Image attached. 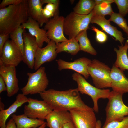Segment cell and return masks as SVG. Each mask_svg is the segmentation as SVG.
I'll use <instances>...</instances> for the list:
<instances>
[{
	"label": "cell",
	"instance_id": "13",
	"mask_svg": "<svg viewBox=\"0 0 128 128\" xmlns=\"http://www.w3.org/2000/svg\"><path fill=\"white\" fill-rule=\"evenodd\" d=\"M24 47L23 61L28 68H34L36 53L38 47L35 37L29 33L24 32L23 34Z\"/></svg>",
	"mask_w": 128,
	"mask_h": 128
},
{
	"label": "cell",
	"instance_id": "14",
	"mask_svg": "<svg viewBox=\"0 0 128 128\" xmlns=\"http://www.w3.org/2000/svg\"><path fill=\"white\" fill-rule=\"evenodd\" d=\"M56 50V43L51 40L45 47L43 48L38 47L35 56L34 69L37 70L45 63L54 60L57 54Z\"/></svg>",
	"mask_w": 128,
	"mask_h": 128
},
{
	"label": "cell",
	"instance_id": "18",
	"mask_svg": "<svg viewBox=\"0 0 128 128\" xmlns=\"http://www.w3.org/2000/svg\"><path fill=\"white\" fill-rule=\"evenodd\" d=\"M46 119V125L49 128H63L66 123L71 121L69 111L53 110Z\"/></svg>",
	"mask_w": 128,
	"mask_h": 128
},
{
	"label": "cell",
	"instance_id": "42",
	"mask_svg": "<svg viewBox=\"0 0 128 128\" xmlns=\"http://www.w3.org/2000/svg\"><path fill=\"white\" fill-rule=\"evenodd\" d=\"M4 105L3 103L0 100V110L4 109Z\"/></svg>",
	"mask_w": 128,
	"mask_h": 128
},
{
	"label": "cell",
	"instance_id": "21",
	"mask_svg": "<svg viewBox=\"0 0 128 128\" xmlns=\"http://www.w3.org/2000/svg\"><path fill=\"white\" fill-rule=\"evenodd\" d=\"M28 13L30 17L42 27L49 20L44 17L43 13V5L41 0H28Z\"/></svg>",
	"mask_w": 128,
	"mask_h": 128
},
{
	"label": "cell",
	"instance_id": "44",
	"mask_svg": "<svg viewBox=\"0 0 128 128\" xmlns=\"http://www.w3.org/2000/svg\"><path fill=\"white\" fill-rule=\"evenodd\" d=\"M127 38L128 39V37H127ZM126 41H127L128 42V40H127Z\"/></svg>",
	"mask_w": 128,
	"mask_h": 128
},
{
	"label": "cell",
	"instance_id": "2",
	"mask_svg": "<svg viewBox=\"0 0 128 128\" xmlns=\"http://www.w3.org/2000/svg\"><path fill=\"white\" fill-rule=\"evenodd\" d=\"M29 17L27 0L0 9V34H9L26 22Z\"/></svg>",
	"mask_w": 128,
	"mask_h": 128
},
{
	"label": "cell",
	"instance_id": "20",
	"mask_svg": "<svg viewBox=\"0 0 128 128\" xmlns=\"http://www.w3.org/2000/svg\"><path fill=\"white\" fill-rule=\"evenodd\" d=\"M28 98L23 94L19 93L16 96L15 101L8 108L0 111V127L5 128L6 122L8 118L15 112L18 108L23 104L28 102Z\"/></svg>",
	"mask_w": 128,
	"mask_h": 128
},
{
	"label": "cell",
	"instance_id": "23",
	"mask_svg": "<svg viewBox=\"0 0 128 128\" xmlns=\"http://www.w3.org/2000/svg\"><path fill=\"white\" fill-rule=\"evenodd\" d=\"M119 49L115 48L114 50L116 53L117 59L114 65L123 71L128 70V57L127 51L128 42L126 41L124 45L118 46Z\"/></svg>",
	"mask_w": 128,
	"mask_h": 128
},
{
	"label": "cell",
	"instance_id": "36",
	"mask_svg": "<svg viewBox=\"0 0 128 128\" xmlns=\"http://www.w3.org/2000/svg\"><path fill=\"white\" fill-rule=\"evenodd\" d=\"M6 91L7 87L5 82L3 78L0 75V94Z\"/></svg>",
	"mask_w": 128,
	"mask_h": 128
},
{
	"label": "cell",
	"instance_id": "30",
	"mask_svg": "<svg viewBox=\"0 0 128 128\" xmlns=\"http://www.w3.org/2000/svg\"><path fill=\"white\" fill-rule=\"evenodd\" d=\"M110 16L109 20L110 22L112 21L115 23L128 36V26L126 20L124 18V17L119 13L114 12Z\"/></svg>",
	"mask_w": 128,
	"mask_h": 128
},
{
	"label": "cell",
	"instance_id": "28",
	"mask_svg": "<svg viewBox=\"0 0 128 128\" xmlns=\"http://www.w3.org/2000/svg\"><path fill=\"white\" fill-rule=\"evenodd\" d=\"M93 11L94 15L104 16L106 15H110L113 12L111 4L104 3L96 4Z\"/></svg>",
	"mask_w": 128,
	"mask_h": 128
},
{
	"label": "cell",
	"instance_id": "19",
	"mask_svg": "<svg viewBox=\"0 0 128 128\" xmlns=\"http://www.w3.org/2000/svg\"><path fill=\"white\" fill-rule=\"evenodd\" d=\"M91 23L98 25L107 33L114 37L116 41H118L123 45L125 39L123 37L122 32L116 27L112 25L110 21L106 19L104 16L94 15Z\"/></svg>",
	"mask_w": 128,
	"mask_h": 128
},
{
	"label": "cell",
	"instance_id": "6",
	"mask_svg": "<svg viewBox=\"0 0 128 128\" xmlns=\"http://www.w3.org/2000/svg\"><path fill=\"white\" fill-rule=\"evenodd\" d=\"M111 70L108 66L96 59L92 60L87 67L88 72L93 83L100 89L111 87Z\"/></svg>",
	"mask_w": 128,
	"mask_h": 128
},
{
	"label": "cell",
	"instance_id": "9",
	"mask_svg": "<svg viewBox=\"0 0 128 128\" xmlns=\"http://www.w3.org/2000/svg\"><path fill=\"white\" fill-rule=\"evenodd\" d=\"M23 56L19 49L11 40L5 44L0 55V63L7 66L16 67L23 61Z\"/></svg>",
	"mask_w": 128,
	"mask_h": 128
},
{
	"label": "cell",
	"instance_id": "5",
	"mask_svg": "<svg viewBox=\"0 0 128 128\" xmlns=\"http://www.w3.org/2000/svg\"><path fill=\"white\" fill-rule=\"evenodd\" d=\"M73 79L76 82L79 92L82 94L89 96L93 103V108L94 111L98 112V100L100 98L108 99L110 92L109 89H100L92 86L88 82L85 78L80 74L75 72L72 75Z\"/></svg>",
	"mask_w": 128,
	"mask_h": 128
},
{
	"label": "cell",
	"instance_id": "29",
	"mask_svg": "<svg viewBox=\"0 0 128 128\" xmlns=\"http://www.w3.org/2000/svg\"><path fill=\"white\" fill-rule=\"evenodd\" d=\"M59 3H48L43 8V14L46 19L49 20L55 16L59 15Z\"/></svg>",
	"mask_w": 128,
	"mask_h": 128
},
{
	"label": "cell",
	"instance_id": "15",
	"mask_svg": "<svg viewBox=\"0 0 128 128\" xmlns=\"http://www.w3.org/2000/svg\"><path fill=\"white\" fill-rule=\"evenodd\" d=\"M56 61L59 70L70 69L82 75L85 79H87L89 78L90 75L88 72L87 67L92 60L88 58L82 57L73 62H68L60 59Z\"/></svg>",
	"mask_w": 128,
	"mask_h": 128
},
{
	"label": "cell",
	"instance_id": "40",
	"mask_svg": "<svg viewBox=\"0 0 128 128\" xmlns=\"http://www.w3.org/2000/svg\"><path fill=\"white\" fill-rule=\"evenodd\" d=\"M63 128H75L72 121L65 124Z\"/></svg>",
	"mask_w": 128,
	"mask_h": 128
},
{
	"label": "cell",
	"instance_id": "22",
	"mask_svg": "<svg viewBox=\"0 0 128 128\" xmlns=\"http://www.w3.org/2000/svg\"><path fill=\"white\" fill-rule=\"evenodd\" d=\"M11 116L17 128H36L45 122L43 120L30 118L24 114L17 115L13 114Z\"/></svg>",
	"mask_w": 128,
	"mask_h": 128
},
{
	"label": "cell",
	"instance_id": "38",
	"mask_svg": "<svg viewBox=\"0 0 128 128\" xmlns=\"http://www.w3.org/2000/svg\"><path fill=\"white\" fill-rule=\"evenodd\" d=\"M95 0L96 4H99L104 3L111 4L114 2V0Z\"/></svg>",
	"mask_w": 128,
	"mask_h": 128
},
{
	"label": "cell",
	"instance_id": "3",
	"mask_svg": "<svg viewBox=\"0 0 128 128\" xmlns=\"http://www.w3.org/2000/svg\"><path fill=\"white\" fill-rule=\"evenodd\" d=\"M123 95L113 90L110 91L105 108L106 119L102 127L111 122L121 121L128 115V106L123 101Z\"/></svg>",
	"mask_w": 128,
	"mask_h": 128
},
{
	"label": "cell",
	"instance_id": "25",
	"mask_svg": "<svg viewBox=\"0 0 128 128\" xmlns=\"http://www.w3.org/2000/svg\"><path fill=\"white\" fill-rule=\"evenodd\" d=\"M75 38L79 42L80 50L93 55H97L96 51L91 45L87 37L86 31H83L80 32Z\"/></svg>",
	"mask_w": 128,
	"mask_h": 128
},
{
	"label": "cell",
	"instance_id": "33",
	"mask_svg": "<svg viewBox=\"0 0 128 128\" xmlns=\"http://www.w3.org/2000/svg\"><path fill=\"white\" fill-rule=\"evenodd\" d=\"M91 29L96 33V39L98 43H103L105 42L107 40L108 37L105 33L99 30L95 27H91Z\"/></svg>",
	"mask_w": 128,
	"mask_h": 128
},
{
	"label": "cell",
	"instance_id": "4",
	"mask_svg": "<svg viewBox=\"0 0 128 128\" xmlns=\"http://www.w3.org/2000/svg\"><path fill=\"white\" fill-rule=\"evenodd\" d=\"M92 10L87 15H81L71 12L64 19L63 31L67 35L69 39L75 38L81 32L87 31L91 19L94 15Z\"/></svg>",
	"mask_w": 128,
	"mask_h": 128
},
{
	"label": "cell",
	"instance_id": "1",
	"mask_svg": "<svg viewBox=\"0 0 128 128\" xmlns=\"http://www.w3.org/2000/svg\"><path fill=\"white\" fill-rule=\"evenodd\" d=\"M39 94L53 110L69 111L74 110H94L93 108L86 105L83 101L77 88L62 91L50 89Z\"/></svg>",
	"mask_w": 128,
	"mask_h": 128
},
{
	"label": "cell",
	"instance_id": "27",
	"mask_svg": "<svg viewBox=\"0 0 128 128\" xmlns=\"http://www.w3.org/2000/svg\"><path fill=\"white\" fill-rule=\"evenodd\" d=\"M24 30L21 26L9 34V37L11 40L19 49L23 56L24 47L23 34Z\"/></svg>",
	"mask_w": 128,
	"mask_h": 128
},
{
	"label": "cell",
	"instance_id": "31",
	"mask_svg": "<svg viewBox=\"0 0 128 128\" xmlns=\"http://www.w3.org/2000/svg\"><path fill=\"white\" fill-rule=\"evenodd\" d=\"M102 128H128V115L121 121L111 122Z\"/></svg>",
	"mask_w": 128,
	"mask_h": 128
},
{
	"label": "cell",
	"instance_id": "32",
	"mask_svg": "<svg viewBox=\"0 0 128 128\" xmlns=\"http://www.w3.org/2000/svg\"><path fill=\"white\" fill-rule=\"evenodd\" d=\"M119 14L123 17L128 13V0H114Z\"/></svg>",
	"mask_w": 128,
	"mask_h": 128
},
{
	"label": "cell",
	"instance_id": "43",
	"mask_svg": "<svg viewBox=\"0 0 128 128\" xmlns=\"http://www.w3.org/2000/svg\"><path fill=\"white\" fill-rule=\"evenodd\" d=\"M46 122H45L44 124L41 126L36 128H45L46 126Z\"/></svg>",
	"mask_w": 128,
	"mask_h": 128
},
{
	"label": "cell",
	"instance_id": "12",
	"mask_svg": "<svg viewBox=\"0 0 128 128\" xmlns=\"http://www.w3.org/2000/svg\"><path fill=\"white\" fill-rule=\"evenodd\" d=\"M0 75L5 83L8 96L10 97L17 93L19 89L16 67L7 66L0 63Z\"/></svg>",
	"mask_w": 128,
	"mask_h": 128
},
{
	"label": "cell",
	"instance_id": "17",
	"mask_svg": "<svg viewBox=\"0 0 128 128\" xmlns=\"http://www.w3.org/2000/svg\"><path fill=\"white\" fill-rule=\"evenodd\" d=\"M21 26L24 29H28L29 33L35 37L39 47L42 48L44 42L47 43L50 41L46 31L44 29L41 28L38 23L31 17H29Z\"/></svg>",
	"mask_w": 128,
	"mask_h": 128
},
{
	"label": "cell",
	"instance_id": "26",
	"mask_svg": "<svg viewBox=\"0 0 128 128\" xmlns=\"http://www.w3.org/2000/svg\"><path fill=\"white\" fill-rule=\"evenodd\" d=\"M96 4L93 0H80L73 9V12L81 15L89 14L93 10Z\"/></svg>",
	"mask_w": 128,
	"mask_h": 128
},
{
	"label": "cell",
	"instance_id": "34",
	"mask_svg": "<svg viewBox=\"0 0 128 128\" xmlns=\"http://www.w3.org/2000/svg\"><path fill=\"white\" fill-rule=\"evenodd\" d=\"M23 1V0H3L0 4V8H4L8 5H17Z\"/></svg>",
	"mask_w": 128,
	"mask_h": 128
},
{
	"label": "cell",
	"instance_id": "35",
	"mask_svg": "<svg viewBox=\"0 0 128 128\" xmlns=\"http://www.w3.org/2000/svg\"><path fill=\"white\" fill-rule=\"evenodd\" d=\"M9 37V34H0V55L1 54L3 46Z\"/></svg>",
	"mask_w": 128,
	"mask_h": 128
},
{
	"label": "cell",
	"instance_id": "8",
	"mask_svg": "<svg viewBox=\"0 0 128 128\" xmlns=\"http://www.w3.org/2000/svg\"><path fill=\"white\" fill-rule=\"evenodd\" d=\"M28 102V104L24 106V114L30 118L44 120L53 110L43 100L29 98Z\"/></svg>",
	"mask_w": 128,
	"mask_h": 128
},
{
	"label": "cell",
	"instance_id": "16",
	"mask_svg": "<svg viewBox=\"0 0 128 128\" xmlns=\"http://www.w3.org/2000/svg\"><path fill=\"white\" fill-rule=\"evenodd\" d=\"M110 78L113 90L123 94L128 93V79L123 71L114 65L111 70Z\"/></svg>",
	"mask_w": 128,
	"mask_h": 128
},
{
	"label": "cell",
	"instance_id": "37",
	"mask_svg": "<svg viewBox=\"0 0 128 128\" xmlns=\"http://www.w3.org/2000/svg\"><path fill=\"white\" fill-rule=\"evenodd\" d=\"M5 128H17L15 121L12 118L8 122Z\"/></svg>",
	"mask_w": 128,
	"mask_h": 128
},
{
	"label": "cell",
	"instance_id": "39",
	"mask_svg": "<svg viewBox=\"0 0 128 128\" xmlns=\"http://www.w3.org/2000/svg\"><path fill=\"white\" fill-rule=\"evenodd\" d=\"M41 2L43 5L44 4H48L50 3H56L59 2V1L58 0H41Z\"/></svg>",
	"mask_w": 128,
	"mask_h": 128
},
{
	"label": "cell",
	"instance_id": "11",
	"mask_svg": "<svg viewBox=\"0 0 128 128\" xmlns=\"http://www.w3.org/2000/svg\"><path fill=\"white\" fill-rule=\"evenodd\" d=\"M69 112L75 128H96L97 120L93 110H74Z\"/></svg>",
	"mask_w": 128,
	"mask_h": 128
},
{
	"label": "cell",
	"instance_id": "41",
	"mask_svg": "<svg viewBox=\"0 0 128 128\" xmlns=\"http://www.w3.org/2000/svg\"><path fill=\"white\" fill-rule=\"evenodd\" d=\"M102 125L101 121L100 120L97 121L96 128H101Z\"/></svg>",
	"mask_w": 128,
	"mask_h": 128
},
{
	"label": "cell",
	"instance_id": "10",
	"mask_svg": "<svg viewBox=\"0 0 128 128\" xmlns=\"http://www.w3.org/2000/svg\"><path fill=\"white\" fill-rule=\"evenodd\" d=\"M65 17L59 15L50 18L45 24L44 29L46 32L48 38L57 44L67 40L64 36L63 24Z\"/></svg>",
	"mask_w": 128,
	"mask_h": 128
},
{
	"label": "cell",
	"instance_id": "24",
	"mask_svg": "<svg viewBox=\"0 0 128 128\" xmlns=\"http://www.w3.org/2000/svg\"><path fill=\"white\" fill-rule=\"evenodd\" d=\"M56 44L57 54L65 52L74 55L80 50L79 44L75 37Z\"/></svg>",
	"mask_w": 128,
	"mask_h": 128
},
{
	"label": "cell",
	"instance_id": "7",
	"mask_svg": "<svg viewBox=\"0 0 128 128\" xmlns=\"http://www.w3.org/2000/svg\"><path fill=\"white\" fill-rule=\"evenodd\" d=\"M28 81L25 86L21 89L22 93L26 96L43 92L46 90L49 83L45 67L41 66L35 72H28Z\"/></svg>",
	"mask_w": 128,
	"mask_h": 128
}]
</instances>
